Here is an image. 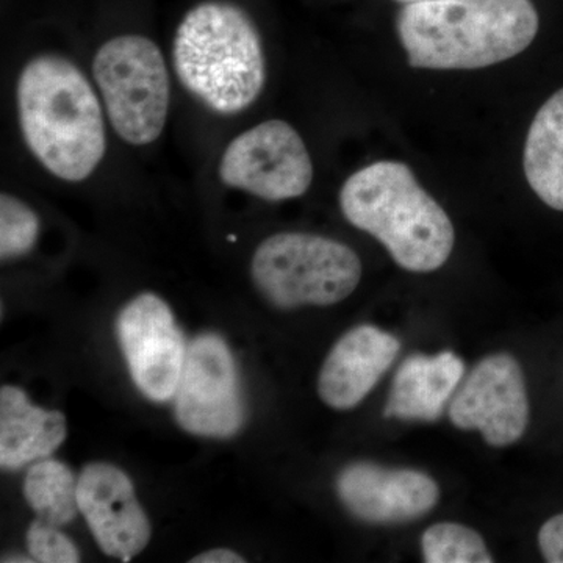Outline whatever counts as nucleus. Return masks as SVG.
Segmentation results:
<instances>
[{"instance_id": "obj_1", "label": "nucleus", "mask_w": 563, "mask_h": 563, "mask_svg": "<svg viewBox=\"0 0 563 563\" xmlns=\"http://www.w3.org/2000/svg\"><path fill=\"white\" fill-rule=\"evenodd\" d=\"M16 103L22 139L52 176L81 181L101 165L107 150L101 102L68 58H32L18 79Z\"/></svg>"}, {"instance_id": "obj_2", "label": "nucleus", "mask_w": 563, "mask_h": 563, "mask_svg": "<svg viewBox=\"0 0 563 563\" xmlns=\"http://www.w3.org/2000/svg\"><path fill=\"white\" fill-rule=\"evenodd\" d=\"M532 0H437L406 3L396 18L412 68L473 70L510 60L539 33Z\"/></svg>"}, {"instance_id": "obj_3", "label": "nucleus", "mask_w": 563, "mask_h": 563, "mask_svg": "<svg viewBox=\"0 0 563 563\" xmlns=\"http://www.w3.org/2000/svg\"><path fill=\"white\" fill-rule=\"evenodd\" d=\"M340 209L406 272H437L453 254V221L406 163L376 162L352 174L340 191Z\"/></svg>"}, {"instance_id": "obj_4", "label": "nucleus", "mask_w": 563, "mask_h": 563, "mask_svg": "<svg viewBox=\"0 0 563 563\" xmlns=\"http://www.w3.org/2000/svg\"><path fill=\"white\" fill-rule=\"evenodd\" d=\"M173 63L185 90L214 113H242L265 88L261 33L233 3L202 2L188 11L174 36Z\"/></svg>"}, {"instance_id": "obj_5", "label": "nucleus", "mask_w": 563, "mask_h": 563, "mask_svg": "<svg viewBox=\"0 0 563 563\" xmlns=\"http://www.w3.org/2000/svg\"><path fill=\"white\" fill-rule=\"evenodd\" d=\"M252 279L279 309L333 306L354 292L362 279L357 252L313 233L282 232L254 252Z\"/></svg>"}, {"instance_id": "obj_6", "label": "nucleus", "mask_w": 563, "mask_h": 563, "mask_svg": "<svg viewBox=\"0 0 563 563\" xmlns=\"http://www.w3.org/2000/svg\"><path fill=\"white\" fill-rule=\"evenodd\" d=\"M111 128L132 146L161 139L168 120L172 84L161 47L141 35L103 43L92 60Z\"/></svg>"}, {"instance_id": "obj_7", "label": "nucleus", "mask_w": 563, "mask_h": 563, "mask_svg": "<svg viewBox=\"0 0 563 563\" xmlns=\"http://www.w3.org/2000/svg\"><path fill=\"white\" fill-rule=\"evenodd\" d=\"M220 179L265 201L301 198L313 181V163L291 124L269 120L247 129L225 147Z\"/></svg>"}, {"instance_id": "obj_8", "label": "nucleus", "mask_w": 563, "mask_h": 563, "mask_svg": "<svg viewBox=\"0 0 563 563\" xmlns=\"http://www.w3.org/2000/svg\"><path fill=\"white\" fill-rule=\"evenodd\" d=\"M174 415L184 431L206 439H231L243 428L239 368L229 344L217 333H201L188 344Z\"/></svg>"}, {"instance_id": "obj_9", "label": "nucleus", "mask_w": 563, "mask_h": 563, "mask_svg": "<svg viewBox=\"0 0 563 563\" xmlns=\"http://www.w3.org/2000/svg\"><path fill=\"white\" fill-rule=\"evenodd\" d=\"M448 415L455 428L479 431L495 448L509 446L525 435L529 398L523 369L510 354H492L463 376Z\"/></svg>"}, {"instance_id": "obj_10", "label": "nucleus", "mask_w": 563, "mask_h": 563, "mask_svg": "<svg viewBox=\"0 0 563 563\" xmlns=\"http://www.w3.org/2000/svg\"><path fill=\"white\" fill-rule=\"evenodd\" d=\"M117 335L141 395L154 402L173 399L188 346L168 303L141 292L118 314Z\"/></svg>"}, {"instance_id": "obj_11", "label": "nucleus", "mask_w": 563, "mask_h": 563, "mask_svg": "<svg viewBox=\"0 0 563 563\" xmlns=\"http://www.w3.org/2000/svg\"><path fill=\"white\" fill-rule=\"evenodd\" d=\"M335 487L350 514L372 525L417 520L431 512L440 499L439 485L428 474L373 462L344 466Z\"/></svg>"}, {"instance_id": "obj_12", "label": "nucleus", "mask_w": 563, "mask_h": 563, "mask_svg": "<svg viewBox=\"0 0 563 563\" xmlns=\"http://www.w3.org/2000/svg\"><path fill=\"white\" fill-rule=\"evenodd\" d=\"M77 498L92 537L110 558L132 561L150 543V518L136 499L132 481L118 466L103 462L85 466Z\"/></svg>"}, {"instance_id": "obj_13", "label": "nucleus", "mask_w": 563, "mask_h": 563, "mask_svg": "<svg viewBox=\"0 0 563 563\" xmlns=\"http://www.w3.org/2000/svg\"><path fill=\"white\" fill-rule=\"evenodd\" d=\"M401 352L391 333L362 324L344 333L322 363L318 393L335 410L354 409L379 384Z\"/></svg>"}, {"instance_id": "obj_14", "label": "nucleus", "mask_w": 563, "mask_h": 563, "mask_svg": "<svg viewBox=\"0 0 563 563\" xmlns=\"http://www.w3.org/2000/svg\"><path fill=\"white\" fill-rule=\"evenodd\" d=\"M465 376V363L451 351L413 354L393 379L384 415L402 421H437Z\"/></svg>"}, {"instance_id": "obj_15", "label": "nucleus", "mask_w": 563, "mask_h": 563, "mask_svg": "<svg viewBox=\"0 0 563 563\" xmlns=\"http://www.w3.org/2000/svg\"><path fill=\"white\" fill-rule=\"evenodd\" d=\"M66 417L58 410H44L29 401L13 385L0 390V465L20 470L49 457L65 442Z\"/></svg>"}, {"instance_id": "obj_16", "label": "nucleus", "mask_w": 563, "mask_h": 563, "mask_svg": "<svg viewBox=\"0 0 563 563\" xmlns=\"http://www.w3.org/2000/svg\"><path fill=\"white\" fill-rule=\"evenodd\" d=\"M529 187L550 209L563 211V88L533 117L523 152Z\"/></svg>"}, {"instance_id": "obj_17", "label": "nucleus", "mask_w": 563, "mask_h": 563, "mask_svg": "<svg viewBox=\"0 0 563 563\" xmlns=\"http://www.w3.org/2000/svg\"><path fill=\"white\" fill-rule=\"evenodd\" d=\"M79 481L69 466L54 459H41L31 466L24 481L25 501L40 520L54 526H66L76 520Z\"/></svg>"}, {"instance_id": "obj_18", "label": "nucleus", "mask_w": 563, "mask_h": 563, "mask_svg": "<svg viewBox=\"0 0 563 563\" xmlns=\"http://www.w3.org/2000/svg\"><path fill=\"white\" fill-rule=\"evenodd\" d=\"M421 551L428 563H492L479 532L459 523H437L426 529Z\"/></svg>"}, {"instance_id": "obj_19", "label": "nucleus", "mask_w": 563, "mask_h": 563, "mask_svg": "<svg viewBox=\"0 0 563 563\" xmlns=\"http://www.w3.org/2000/svg\"><path fill=\"white\" fill-rule=\"evenodd\" d=\"M40 218L16 196H0V257L2 261L22 257L35 246Z\"/></svg>"}, {"instance_id": "obj_20", "label": "nucleus", "mask_w": 563, "mask_h": 563, "mask_svg": "<svg viewBox=\"0 0 563 563\" xmlns=\"http://www.w3.org/2000/svg\"><path fill=\"white\" fill-rule=\"evenodd\" d=\"M29 553L41 563H77L80 553L76 544L57 526L43 520L33 521L27 532Z\"/></svg>"}, {"instance_id": "obj_21", "label": "nucleus", "mask_w": 563, "mask_h": 563, "mask_svg": "<svg viewBox=\"0 0 563 563\" xmlns=\"http://www.w3.org/2000/svg\"><path fill=\"white\" fill-rule=\"evenodd\" d=\"M539 547L544 561L563 563V514L544 521L539 531Z\"/></svg>"}, {"instance_id": "obj_22", "label": "nucleus", "mask_w": 563, "mask_h": 563, "mask_svg": "<svg viewBox=\"0 0 563 563\" xmlns=\"http://www.w3.org/2000/svg\"><path fill=\"white\" fill-rule=\"evenodd\" d=\"M246 559L242 555L233 553L225 548H217V550L207 551V553L198 554L192 558L190 563H243Z\"/></svg>"}, {"instance_id": "obj_23", "label": "nucleus", "mask_w": 563, "mask_h": 563, "mask_svg": "<svg viewBox=\"0 0 563 563\" xmlns=\"http://www.w3.org/2000/svg\"><path fill=\"white\" fill-rule=\"evenodd\" d=\"M2 562L3 563H7V562H9V563H11V562H20V563L35 562V559H33L32 555H31V558H27V559L22 558V555H7V558L2 559Z\"/></svg>"}, {"instance_id": "obj_24", "label": "nucleus", "mask_w": 563, "mask_h": 563, "mask_svg": "<svg viewBox=\"0 0 563 563\" xmlns=\"http://www.w3.org/2000/svg\"><path fill=\"white\" fill-rule=\"evenodd\" d=\"M402 3H415V2H437V0H398Z\"/></svg>"}]
</instances>
